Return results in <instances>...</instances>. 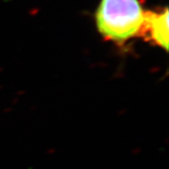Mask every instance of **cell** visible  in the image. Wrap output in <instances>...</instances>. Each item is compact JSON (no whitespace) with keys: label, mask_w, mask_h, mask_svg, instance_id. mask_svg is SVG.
Returning a JSON list of instances; mask_svg holds the SVG:
<instances>
[{"label":"cell","mask_w":169,"mask_h":169,"mask_svg":"<svg viewBox=\"0 0 169 169\" xmlns=\"http://www.w3.org/2000/svg\"><path fill=\"white\" fill-rule=\"evenodd\" d=\"M145 12L140 0H100L95 13L97 29L105 40L124 44L140 35Z\"/></svg>","instance_id":"obj_1"},{"label":"cell","mask_w":169,"mask_h":169,"mask_svg":"<svg viewBox=\"0 0 169 169\" xmlns=\"http://www.w3.org/2000/svg\"><path fill=\"white\" fill-rule=\"evenodd\" d=\"M139 36L148 43L168 50V9L146 10Z\"/></svg>","instance_id":"obj_2"}]
</instances>
